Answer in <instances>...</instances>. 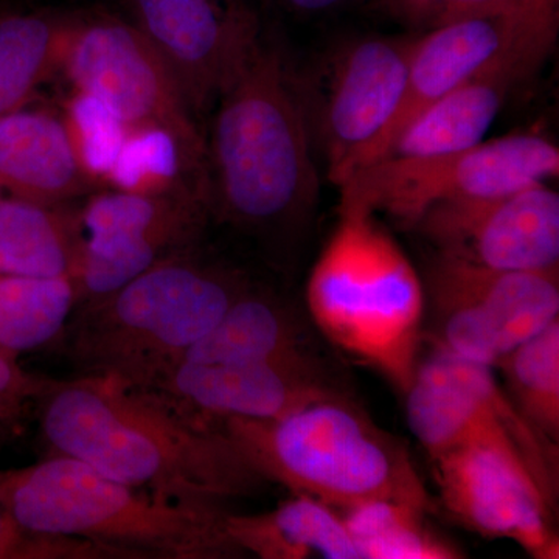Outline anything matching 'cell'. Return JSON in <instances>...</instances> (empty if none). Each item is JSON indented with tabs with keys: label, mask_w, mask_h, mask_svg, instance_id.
I'll use <instances>...</instances> for the list:
<instances>
[{
	"label": "cell",
	"mask_w": 559,
	"mask_h": 559,
	"mask_svg": "<svg viewBox=\"0 0 559 559\" xmlns=\"http://www.w3.org/2000/svg\"><path fill=\"white\" fill-rule=\"evenodd\" d=\"M116 558L112 551L83 539L36 535L22 530L0 503V559Z\"/></svg>",
	"instance_id": "30"
},
{
	"label": "cell",
	"mask_w": 559,
	"mask_h": 559,
	"mask_svg": "<svg viewBox=\"0 0 559 559\" xmlns=\"http://www.w3.org/2000/svg\"><path fill=\"white\" fill-rule=\"evenodd\" d=\"M61 116L81 168L94 189H105L106 179L127 138V124L100 102L81 92H73Z\"/></svg>",
	"instance_id": "28"
},
{
	"label": "cell",
	"mask_w": 559,
	"mask_h": 559,
	"mask_svg": "<svg viewBox=\"0 0 559 559\" xmlns=\"http://www.w3.org/2000/svg\"><path fill=\"white\" fill-rule=\"evenodd\" d=\"M241 272L194 248L165 257L73 322L70 355L86 374L150 390L250 288Z\"/></svg>",
	"instance_id": "5"
},
{
	"label": "cell",
	"mask_w": 559,
	"mask_h": 559,
	"mask_svg": "<svg viewBox=\"0 0 559 559\" xmlns=\"http://www.w3.org/2000/svg\"><path fill=\"white\" fill-rule=\"evenodd\" d=\"M404 395L407 425L429 459L466 443L500 448L524 462L557 509L558 443L522 415L492 369L432 348Z\"/></svg>",
	"instance_id": "9"
},
{
	"label": "cell",
	"mask_w": 559,
	"mask_h": 559,
	"mask_svg": "<svg viewBox=\"0 0 559 559\" xmlns=\"http://www.w3.org/2000/svg\"><path fill=\"white\" fill-rule=\"evenodd\" d=\"M76 304L79 290L70 275L0 274V349L17 355L49 344Z\"/></svg>",
	"instance_id": "24"
},
{
	"label": "cell",
	"mask_w": 559,
	"mask_h": 559,
	"mask_svg": "<svg viewBox=\"0 0 559 559\" xmlns=\"http://www.w3.org/2000/svg\"><path fill=\"white\" fill-rule=\"evenodd\" d=\"M308 310L342 352L409 389L421 360L425 286L414 264L371 213L341 212L312 267Z\"/></svg>",
	"instance_id": "6"
},
{
	"label": "cell",
	"mask_w": 559,
	"mask_h": 559,
	"mask_svg": "<svg viewBox=\"0 0 559 559\" xmlns=\"http://www.w3.org/2000/svg\"><path fill=\"white\" fill-rule=\"evenodd\" d=\"M207 215V202L189 190L92 194L76 212L80 245L70 277L79 300L102 299L165 257L194 248Z\"/></svg>",
	"instance_id": "10"
},
{
	"label": "cell",
	"mask_w": 559,
	"mask_h": 559,
	"mask_svg": "<svg viewBox=\"0 0 559 559\" xmlns=\"http://www.w3.org/2000/svg\"><path fill=\"white\" fill-rule=\"evenodd\" d=\"M92 189L62 116L24 106L0 117V194L64 205Z\"/></svg>",
	"instance_id": "18"
},
{
	"label": "cell",
	"mask_w": 559,
	"mask_h": 559,
	"mask_svg": "<svg viewBox=\"0 0 559 559\" xmlns=\"http://www.w3.org/2000/svg\"><path fill=\"white\" fill-rule=\"evenodd\" d=\"M227 532L245 554L263 559H359L340 511L294 495L263 514H227Z\"/></svg>",
	"instance_id": "21"
},
{
	"label": "cell",
	"mask_w": 559,
	"mask_h": 559,
	"mask_svg": "<svg viewBox=\"0 0 559 559\" xmlns=\"http://www.w3.org/2000/svg\"><path fill=\"white\" fill-rule=\"evenodd\" d=\"M60 72L130 128H154L176 143L187 178L207 198V140L170 69L134 22L75 17Z\"/></svg>",
	"instance_id": "7"
},
{
	"label": "cell",
	"mask_w": 559,
	"mask_h": 559,
	"mask_svg": "<svg viewBox=\"0 0 559 559\" xmlns=\"http://www.w3.org/2000/svg\"><path fill=\"white\" fill-rule=\"evenodd\" d=\"M444 509L487 538L510 539L530 557L557 559L555 507L516 455L466 443L430 457Z\"/></svg>",
	"instance_id": "13"
},
{
	"label": "cell",
	"mask_w": 559,
	"mask_h": 559,
	"mask_svg": "<svg viewBox=\"0 0 559 559\" xmlns=\"http://www.w3.org/2000/svg\"><path fill=\"white\" fill-rule=\"evenodd\" d=\"M75 16L0 14V117L24 108L60 72Z\"/></svg>",
	"instance_id": "23"
},
{
	"label": "cell",
	"mask_w": 559,
	"mask_h": 559,
	"mask_svg": "<svg viewBox=\"0 0 559 559\" xmlns=\"http://www.w3.org/2000/svg\"><path fill=\"white\" fill-rule=\"evenodd\" d=\"M557 33L558 28L540 24L525 11L511 10L452 22L417 36L403 103L364 167L380 160L404 128L448 92L513 51L550 53Z\"/></svg>",
	"instance_id": "15"
},
{
	"label": "cell",
	"mask_w": 559,
	"mask_h": 559,
	"mask_svg": "<svg viewBox=\"0 0 559 559\" xmlns=\"http://www.w3.org/2000/svg\"><path fill=\"white\" fill-rule=\"evenodd\" d=\"M312 358L304 330L288 308L250 286L178 364L234 366Z\"/></svg>",
	"instance_id": "20"
},
{
	"label": "cell",
	"mask_w": 559,
	"mask_h": 559,
	"mask_svg": "<svg viewBox=\"0 0 559 559\" xmlns=\"http://www.w3.org/2000/svg\"><path fill=\"white\" fill-rule=\"evenodd\" d=\"M134 25L170 69L194 116L218 100L260 25L242 0H131Z\"/></svg>",
	"instance_id": "14"
},
{
	"label": "cell",
	"mask_w": 559,
	"mask_h": 559,
	"mask_svg": "<svg viewBox=\"0 0 559 559\" xmlns=\"http://www.w3.org/2000/svg\"><path fill=\"white\" fill-rule=\"evenodd\" d=\"M547 57L549 51L520 49L471 76L418 114L380 160L439 156L477 145L511 91L528 80Z\"/></svg>",
	"instance_id": "17"
},
{
	"label": "cell",
	"mask_w": 559,
	"mask_h": 559,
	"mask_svg": "<svg viewBox=\"0 0 559 559\" xmlns=\"http://www.w3.org/2000/svg\"><path fill=\"white\" fill-rule=\"evenodd\" d=\"M417 36H366L334 51L318 124L329 178L337 187L360 170L406 91L407 69Z\"/></svg>",
	"instance_id": "11"
},
{
	"label": "cell",
	"mask_w": 559,
	"mask_h": 559,
	"mask_svg": "<svg viewBox=\"0 0 559 559\" xmlns=\"http://www.w3.org/2000/svg\"><path fill=\"white\" fill-rule=\"evenodd\" d=\"M429 294L460 297L495 320L510 348L559 320V270L514 271L481 266L437 253Z\"/></svg>",
	"instance_id": "19"
},
{
	"label": "cell",
	"mask_w": 559,
	"mask_h": 559,
	"mask_svg": "<svg viewBox=\"0 0 559 559\" xmlns=\"http://www.w3.org/2000/svg\"><path fill=\"white\" fill-rule=\"evenodd\" d=\"M525 7L536 20L558 27L559 0H525Z\"/></svg>",
	"instance_id": "33"
},
{
	"label": "cell",
	"mask_w": 559,
	"mask_h": 559,
	"mask_svg": "<svg viewBox=\"0 0 559 559\" xmlns=\"http://www.w3.org/2000/svg\"><path fill=\"white\" fill-rule=\"evenodd\" d=\"M0 503L25 532L83 539L119 558L223 559L245 551L219 503L160 498L66 455L0 471Z\"/></svg>",
	"instance_id": "3"
},
{
	"label": "cell",
	"mask_w": 559,
	"mask_h": 559,
	"mask_svg": "<svg viewBox=\"0 0 559 559\" xmlns=\"http://www.w3.org/2000/svg\"><path fill=\"white\" fill-rule=\"evenodd\" d=\"M496 367L522 415L559 443V320L510 349Z\"/></svg>",
	"instance_id": "26"
},
{
	"label": "cell",
	"mask_w": 559,
	"mask_h": 559,
	"mask_svg": "<svg viewBox=\"0 0 559 559\" xmlns=\"http://www.w3.org/2000/svg\"><path fill=\"white\" fill-rule=\"evenodd\" d=\"M278 5L299 16H318L340 10L353 0H277Z\"/></svg>",
	"instance_id": "32"
},
{
	"label": "cell",
	"mask_w": 559,
	"mask_h": 559,
	"mask_svg": "<svg viewBox=\"0 0 559 559\" xmlns=\"http://www.w3.org/2000/svg\"><path fill=\"white\" fill-rule=\"evenodd\" d=\"M411 229L452 259L498 270H559V194L546 182L439 202Z\"/></svg>",
	"instance_id": "12"
},
{
	"label": "cell",
	"mask_w": 559,
	"mask_h": 559,
	"mask_svg": "<svg viewBox=\"0 0 559 559\" xmlns=\"http://www.w3.org/2000/svg\"><path fill=\"white\" fill-rule=\"evenodd\" d=\"M558 173L557 145L539 135H507L455 153L367 165L341 183V212H384L412 227L439 202L499 197Z\"/></svg>",
	"instance_id": "8"
},
{
	"label": "cell",
	"mask_w": 559,
	"mask_h": 559,
	"mask_svg": "<svg viewBox=\"0 0 559 559\" xmlns=\"http://www.w3.org/2000/svg\"><path fill=\"white\" fill-rule=\"evenodd\" d=\"M44 380L21 369L14 355L0 349V433L13 428L22 411L36 403Z\"/></svg>",
	"instance_id": "31"
},
{
	"label": "cell",
	"mask_w": 559,
	"mask_h": 559,
	"mask_svg": "<svg viewBox=\"0 0 559 559\" xmlns=\"http://www.w3.org/2000/svg\"><path fill=\"white\" fill-rule=\"evenodd\" d=\"M79 245L76 212L0 194V274L70 275Z\"/></svg>",
	"instance_id": "22"
},
{
	"label": "cell",
	"mask_w": 559,
	"mask_h": 559,
	"mask_svg": "<svg viewBox=\"0 0 559 559\" xmlns=\"http://www.w3.org/2000/svg\"><path fill=\"white\" fill-rule=\"evenodd\" d=\"M216 103L209 213L259 235L304 223L319 193L310 127L282 53L261 33Z\"/></svg>",
	"instance_id": "2"
},
{
	"label": "cell",
	"mask_w": 559,
	"mask_h": 559,
	"mask_svg": "<svg viewBox=\"0 0 559 559\" xmlns=\"http://www.w3.org/2000/svg\"><path fill=\"white\" fill-rule=\"evenodd\" d=\"M103 190L162 194L189 190L205 194L183 171L178 146L165 132L154 128H130Z\"/></svg>",
	"instance_id": "27"
},
{
	"label": "cell",
	"mask_w": 559,
	"mask_h": 559,
	"mask_svg": "<svg viewBox=\"0 0 559 559\" xmlns=\"http://www.w3.org/2000/svg\"><path fill=\"white\" fill-rule=\"evenodd\" d=\"M36 403L55 454L160 498L223 506L266 481L219 426L117 378L44 381Z\"/></svg>",
	"instance_id": "1"
},
{
	"label": "cell",
	"mask_w": 559,
	"mask_h": 559,
	"mask_svg": "<svg viewBox=\"0 0 559 559\" xmlns=\"http://www.w3.org/2000/svg\"><path fill=\"white\" fill-rule=\"evenodd\" d=\"M146 392L215 426L227 418H280L312 401L344 393L316 358L234 366L180 362Z\"/></svg>",
	"instance_id": "16"
},
{
	"label": "cell",
	"mask_w": 559,
	"mask_h": 559,
	"mask_svg": "<svg viewBox=\"0 0 559 559\" xmlns=\"http://www.w3.org/2000/svg\"><path fill=\"white\" fill-rule=\"evenodd\" d=\"M221 429L264 480L336 510L400 500L433 513L436 503L409 452L345 393L275 419L227 418Z\"/></svg>",
	"instance_id": "4"
},
{
	"label": "cell",
	"mask_w": 559,
	"mask_h": 559,
	"mask_svg": "<svg viewBox=\"0 0 559 559\" xmlns=\"http://www.w3.org/2000/svg\"><path fill=\"white\" fill-rule=\"evenodd\" d=\"M359 559H457L465 555L430 528L428 511L400 500H371L337 510Z\"/></svg>",
	"instance_id": "25"
},
{
	"label": "cell",
	"mask_w": 559,
	"mask_h": 559,
	"mask_svg": "<svg viewBox=\"0 0 559 559\" xmlns=\"http://www.w3.org/2000/svg\"><path fill=\"white\" fill-rule=\"evenodd\" d=\"M377 3L393 20L425 33L452 22L485 16V14L511 10L528 13L525 0H377Z\"/></svg>",
	"instance_id": "29"
}]
</instances>
